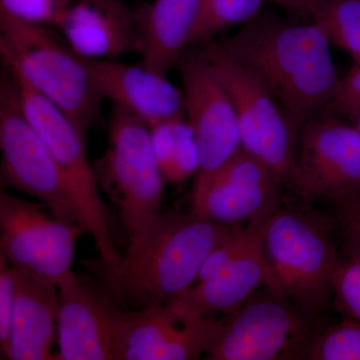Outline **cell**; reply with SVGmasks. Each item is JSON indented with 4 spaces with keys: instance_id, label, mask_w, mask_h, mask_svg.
I'll return each instance as SVG.
<instances>
[{
    "instance_id": "1",
    "label": "cell",
    "mask_w": 360,
    "mask_h": 360,
    "mask_svg": "<svg viewBox=\"0 0 360 360\" xmlns=\"http://www.w3.org/2000/svg\"><path fill=\"white\" fill-rule=\"evenodd\" d=\"M219 44L262 77L297 127L328 108L340 87L330 41L314 21L253 18Z\"/></svg>"
},
{
    "instance_id": "2",
    "label": "cell",
    "mask_w": 360,
    "mask_h": 360,
    "mask_svg": "<svg viewBox=\"0 0 360 360\" xmlns=\"http://www.w3.org/2000/svg\"><path fill=\"white\" fill-rule=\"evenodd\" d=\"M238 226L191 212H162L143 250L122 257L108 286L118 300L141 307L167 302L196 283L206 258Z\"/></svg>"
},
{
    "instance_id": "3",
    "label": "cell",
    "mask_w": 360,
    "mask_h": 360,
    "mask_svg": "<svg viewBox=\"0 0 360 360\" xmlns=\"http://www.w3.org/2000/svg\"><path fill=\"white\" fill-rule=\"evenodd\" d=\"M0 53L13 77L66 113L84 134L98 120L103 96L82 58L49 26L0 11Z\"/></svg>"
},
{
    "instance_id": "4",
    "label": "cell",
    "mask_w": 360,
    "mask_h": 360,
    "mask_svg": "<svg viewBox=\"0 0 360 360\" xmlns=\"http://www.w3.org/2000/svg\"><path fill=\"white\" fill-rule=\"evenodd\" d=\"M99 188L120 210L129 248L124 257L139 255L155 231L167 182L148 123L113 108L105 151L94 165Z\"/></svg>"
},
{
    "instance_id": "5",
    "label": "cell",
    "mask_w": 360,
    "mask_h": 360,
    "mask_svg": "<svg viewBox=\"0 0 360 360\" xmlns=\"http://www.w3.org/2000/svg\"><path fill=\"white\" fill-rule=\"evenodd\" d=\"M262 239L269 292L307 314L321 309L340 264L328 226L309 212L278 205L265 220Z\"/></svg>"
},
{
    "instance_id": "6",
    "label": "cell",
    "mask_w": 360,
    "mask_h": 360,
    "mask_svg": "<svg viewBox=\"0 0 360 360\" xmlns=\"http://www.w3.org/2000/svg\"><path fill=\"white\" fill-rule=\"evenodd\" d=\"M13 77L18 84L26 117L70 182L85 229L96 243L101 258L99 267L105 278L110 279L122 264V257L116 250L96 172L87 156L86 134L60 108L13 75Z\"/></svg>"
},
{
    "instance_id": "7",
    "label": "cell",
    "mask_w": 360,
    "mask_h": 360,
    "mask_svg": "<svg viewBox=\"0 0 360 360\" xmlns=\"http://www.w3.org/2000/svg\"><path fill=\"white\" fill-rule=\"evenodd\" d=\"M203 51L226 87L238 116L241 148L262 160L281 184H291L297 125L277 103L269 86L248 66L208 41Z\"/></svg>"
},
{
    "instance_id": "8",
    "label": "cell",
    "mask_w": 360,
    "mask_h": 360,
    "mask_svg": "<svg viewBox=\"0 0 360 360\" xmlns=\"http://www.w3.org/2000/svg\"><path fill=\"white\" fill-rule=\"evenodd\" d=\"M0 149L7 186L41 201L56 219L84 226L70 182L26 117L18 84L6 70L0 82Z\"/></svg>"
},
{
    "instance_id": "9",
    "label": "cell",
    "mask_w": 360,
    "mask_h": 360,
    "mask_svg": "<svg viewBox=\"0 0 360 360\" xmlns=\"http://www.w3.org/2000/svg\"><path fill=\"white\" fill-rule=\"evenodd\" d=\"M184 115L200 155L191 212L200 215L213 175L241 148L238 116L231 96L205 51L184 53L179 63Z\"/></svg>"
},
{
    "instance_id": "10",
    "label": "cell",
    "mask_w": 360,
    "mask_h": 360,
    "mask_svg": "<svg viewBox=\"0 0 360 360\" xmlns=\"http://www.w3.org/2000/svg\"><path fill=\"white\" fill-rule=\"evenodd\" d=\"M61 360H125L130 312L110 286L71 270L56 283Z\"/></svg>"
},
{
    "instance_id": "11",
    "label": "cell",
    "mask_w": 360,
    "mask_h": 360,
    "mask_svg": "<svg viewBox=\"0 0 360 360\" xmlns=\"http://www.w3.org/2000/svg\"><path fill=\"white\" fill-rule=\"evenodd\" d=\"M307 312L274 293L253 298L234 311L210 360L309 359L314 333Z\"/></svg>"
},
{
    "instance_id": "12",
    "label": "cell",
    "mask_w": 360,
    "mask_h": 360,
    "mask_svg": "<svg viewBox=\"0 0 360 360\" xmlns=\"http://www.w3.org/2000/svg\"><path fill=\"white\" fill-rule=\"evenodd\" d=\"M0 248L14 269L58 283L71 271L77 238L87 232L80 224L49 217L42 205L2 191Z\"/></svg>"
},
{
    "instance_id": "13",
    "label": "cell",
    "mask_w": 360,
    "mask_h": 360,
    "mask_svg": "<svg viewBox=\"0 0 360 360\" xmlns=\"http://www.w3.org/2000/svg\"><path fill=\"white\" fill-rule=\"evenodd\" d=\"M293 186L303 200L345 202L360 193V131L328 116L309 120L298 135Z\"/></svg>"
},
{
    "instance_id": "14",
    "label": "cell",
    "mask_w": 360,
    "mask_h": 360,
    "mask_svg": "<svg viewBox=\"0 0 360 360\" xmlns=\"http://www.w3.org/2000/svg\"><path fill=\"white\" fill-rule=\"evenodd\" d=\"M270 168L243 148L217 170L206 191L200 217L241 225L278 206V186Z\"/></svg>"
},
{
    "instance_id": "15",
    "label": "cell",
    "mask_w": 360,
    "mask_h": 360,
    "mask_svg": "<svg viewBox=\"0 0 360 360\" xmlns=\"http://www.w3.org/2000/svg\"><path fill=\"white\" fill-rule=\"evenodd\" d=\"M54 28L91 60H117L137 51L135 13L123 0H75Z\"/></svg>"
},
{
    "instance_id": "16",
    "label": "cell",
    "mask_w": 360,
    "mask_h": 360,
    "mask_svg": "<svg viewBox=\"0 0 360 360\" xmlns=\"http://www.w3.org/2000/svg\"><path fill=\"white\" fill-rule=\"evenodd\" d=\"M90 70L97 89L115 108L131 113L148 125L184 115L182 89L165 75L141 65L118 60H91Z\"/></svg>"
},
{
    "instance_id": "17",
    "label": "cell",
    "mask_w": 360,
    "mask_h": 360,
    "mask_svg": "<svg viewBox=\"0 0 360 360\" xmlns=\"http://www.w3.org/2000/svg\"><path fill=\"white\" fill-rule=\"evenodd\" d=\"M13 277L15 297L6 359H58L51 352L58 335V285L14 267Z\"/></svg>"
},
{
    "instance_id": "18",
    "label": "cell",
    "mask_w": 360,
    "mask_h": 360,
    "mask_svg": "<svg viewBox=\"0 0 360 360\" xmlns=\"http://www.w3.org/2000/svg\"><path fill=\"white\" fill-rule=\"evenodd\" d=\"M201 0H153L134 11L141 65L165 75L194 44Z\"/></svg>"
},
{
    "instance_id": "19",
    "label": "cell",
    "mask_w": 360,
    "mask_h": 360,
    "mask_svg": "<svg viewBox=\"0 0 360 360\" xmlns=\"http://www.w3.org/2000/svg\"><path fill=\"white\" fill-rule=\"evenodd\" d=\"M262 238V234L243 257L219 276L194 283L165 303L184 317L236 311L259 286L265 285L266 264Z\"/></svg>"
},
{
    "instance_id": "20",
    "label": "cell",
    "mask_w": 360,
    "mask_h": 360,
    "mask_svg": "<svg viewBox=\"0 0 360 360\" xmlns=\"http://www.w3.org/2000/svg\"><path fill=\"white\" fill-rule=\"evenodd\" d=\"M148 127L156 160L165 180L182 184L194 176L200 167V155L186 115L161 120Z\"/></svg>"
},
{
    "instance_id": "21",
    "label": "cell",
    "mask_w": 360,
    "mask_h": 360,
    "mask_svg": "<svg viewBox=\"0 0 360 360\" xmlns=\"http://www.w3.org/2000/svg\"><path fill=\"white\" fill-rule=\"evenodd\" d=\"M309 13L331 44L360 63V0H315Z\"/></svg>"
},
{
    "instance_id": "22",
    "label": "cell",
    "mask_w": 360,
    "mask_h": 360,
    "mask_svg": "<svg viewBox=\"0 0 360 360\" xmlns=\"http://www.w3.org/2000/svg\"><path fill=\"white\" fill-rule=\"evenodd\" d=\"M269 0H201L194 44L210 41L217 33L250 22Z\"/></svg>"
},
{
    "instance_id": "23",
    "label": "cell",
    "mask_w": 360,
    "mask_h": 360,
    "mask_svg": "<svg viewBox=\"0 0 360 360\" xmlns=\"http://www.w3.org/2000/svg\"><path fill=\"white\" fill-rule=\"evenodd\" d=\"M309 359L360 360V321L350 317L317 335Z\"/></svg>"
},
{
    "instance_id": "24",
    "label": "cell",
    "mask_w": 360,
    "mask_h": 360,
    "mask_svg": "<svg viewBox=\"0 0 360 360\" xmlns=\"http://www.w3.org/2000/svg\"><path fill=\"white\" fill-rule=\"evenodd\" d=\"M75 0H0V11L32 25L56 27Z\"/></svg>"
},
{
    "instance_id": "25",
    "label": "cell",
    "mask_w": 360,
    "mask_h": 360,
    "mask_svg": "<svg viewBox=\"0 0 360 360\" xmlns=\"http://www.w3.org/2000/svg\"><path fill=\"white\" fill-rule=\"evenodd\" d=\"M333 292L341 309L360 321V258L340 262L333 278Z\"/></svg>"
},
{
    "instance_id": "26",
    "label": "cell",
    "mask_w": 360,
    "mask_h": 360,
    "mask_svg": "<svg viewBox=\"0 0 360 360\" xmlns=\"http://www.w3.org/2000/svg\"><path fill=\"white\" fill-rule=\"evenodd\" d=\"M15 297L13 267L4 255H0V347L6 356L11 338V321Z\"/></svg>"
},
{
    "instance_id": "27",
    "label": "cell",
    "mask_w": 360,
    "mask_h": 360,
    "mask_svg": "<svg viewBox=\"0 0 360 360\" xmlns=\"http://www.w3.org/2000/svg\"><path fill=\"white\" fill-rule=\"evenodd\" d=\"M345 229L350 257L360 258V222H347Z\"/></svg>"
},
{
    "instance_id": "28",
    "label": "cell",
    "mask_w": 360,
    "mask_h": 360,
    "mask_svg": "<svg viewBox=\"0 0 360 360\" xmlns=\"http://www.w3.org/2000/svg\"><path fill=\"white\" fill-rule=\"evenodd\" d=\"M341 206L345 224L360 222V193L345 202L341 203Z\"/></svg>"
},
{
    "instance_id": "29",
    "label": "cell",
    "mask_w": 360,
    "mask_h": 360,
    "mask_svg": "<svg viewBox=\"0 0 360 360\" xmlns=\"http://www.w3.org/2000/svg\"><path fill=\"white\" fill-rule=\"evenodd\" d=\"M295 2L297 11L309 13L310 8L314 6L315 0H295Z\"/></svg>"
},
{
    "instance_id": "30",
    "label": "cell",
    "mask_w": 360,
    "mask_h": 360,
    "mask_svg": "<svg viewBox=\"0 0 360 360\" xmlns=\"http://www.w3.org/2000/svg\"><path fill=\"white\" fill-rule=\"evenodd\" d=\"M269 1H274L277 4H281V6L290 7V8L297 11V9H296L295 0H269Z\"/></svg>"
},
{
    "instance_id": "31",
    "label": "cell",
    "mask_w": 360,
    "mask_h": 360,
    "mask_svg": "<svg viewBox=\"0 0 360 360\" xmlns=\"http://www.w3.org/2000/svg\"><path fill=\"white\" fill-rule=\"evenodd\" d=\"M354 124L355 125V127H357V129H359L360 131V113L359 115L355 116Z\"/></svg>"
}]
</instances>
